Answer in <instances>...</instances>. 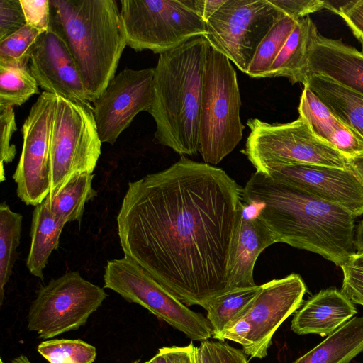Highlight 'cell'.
I'll return each instance as SVG.
<instances>
[{"label": "cell", "instance_id": "9a60e30c", "mask_svg": "<svg viewBox=\"0 0 363 363\" xmlns=\"http://www.w3.org/2000/svg\"><path fill=\"white\" fill-rule=\"evenodd\" d=\"M262 174L339 206L355 218L363 214V183L351 168L283 164Z\"/></svg>", "mask_w": 363, "mask_h": 363}, {"label": "cell", "instance_id": "4dcf8cb0", "mask_svg": "<svg viewBox=\"0 0 363 363\" xmlns=\"http://www.w3.org/2000/svg\"><path fill=\"white\" fill-rule=\"evenodd\" d=\"M43 32L28 24L0 41V60L29 61L30 53Z\"/></svg>", "mask_w": 363, "mask_h": 363}, {"label": "cell", "instance_id": "484cf974", "mask_svg": "<svg viewBox=\"0 0 363 363\" xmlns=\"http://www.w3.org/2000/svg\"><path fill=\"white\" fill-rule=\"evenodd\" d=\"M38 86L29 69V61L0 60V111L22 105L39 93Z\"/></svg>", "mask_w": 363, "mask_h": 363}, {"label": "cell", "instance_id": "ac0fdd59", "mask_svg": "<svg viewBox=\"0 0 363 363\" xmlns=\"http://www.w3.org/2000/svg\"><path fill=\"white\" fill-rule=\"evenodd\" d=\"M242 211L237 225L228 266V291L255 286L254 267L264 250L276 243L272 232L256 214Z\"/></svg>", "mask_w": 363, "mask_h": 363}, {"label": "cell", "instance_id": "74e56055", "mask_svg": "<svg viewBox=\"0 0 363 363\" xmlns=\"http://www.w3.org/2000/svg\"><path fill=\"white\" fill-rule=\"evenodd\" d=\"M250 332L251 325L250 322L245 318H242L213 337L220 341L228 340L235 342L241 345L244 350L250 345L249 340Z\"/></svg>", "mask_w": 363, "mask_h": 363}, {"label": "cell", "instance_id": "6da1fadb", "mask_svg": "<svg viewBox=\"0 0 363 363\" xmlns=\"http://www.w3.org/2000/svg\"><path fill=\"white\" fill-rule=\"evenodd\" d=\"M222 169L181 155L128 183L117 216L124 256L187 306L228 291L234 234L245 206Z\"/></svg>", "mask_w": 363, "mask_h": 363}, {"label": "cell", "instance_id": "ffe728a7", "mask_svg": "<svg viewBox=\"0 0 363 363\" xmlns=\"http://www.w3.org/2000/svg\"><path fill=\"white\" fill-rule=\"evenodd\" d=\"M299 117L314 135L347 159L363 155V138L337 117L306 86L298 107Z\"/></svg>", "mask_w": 363, "mask_h": 363}, {"label": "cell", "instance_id": "44dd1931", "mask_svg": "<svg viewBox=\"0 0 363 363\" xmlns=\"http://www.w3.org/2000/svg\"><path fill=\"white\" fill-rule=\"evenodd\" d=\"M318 31L309 16L298 19L264 78L284 77L292 84L299 82L304 85L308 55Z\"/></svg>", "mask_w": 363, "mask_h": 363}, {"label": "cell", "instance_id": "8d00e7d4", "mask_svg": "<svg viewBox=\"0 0 363 363\" xmlns=\"http://www.w3.org/2000/svg\"><path fill=\"white\" fill-rule=\"evenodd\" d=\"M338 15L363 45V0L347 1Z\"/></svg>", "mask_w": 363, "mask_h": 363}, {"label": "cell", "instance_id": "4fadbf2b", "mask_svg": "<svg viewBox=\"0 0 363 363\" xmlns=\"http://www.w3.org/2000/svg\"><path fill=\"white\" fill-rule=\"evenodd\" d=\"M155 67L125 68L116 74L92 102L101 143L113 145L141 111H149L153 98Z\"/></svg>", "mask_w": 363, "mask_h": 363}, {"label": "cell", "instance_id": "2e32d148", "mask_svg": "<svg viewBox=\"0 0 363 363\" xmlns=\"http://www.w3.org/2000/svg\"><path fill=\"white\" fill-rule=\"evenodd\" d=\"M29 69L44 91L67 100L91 104L75 61L52 20L30 53Z\"/></svg>", "mask_w": 363, "mask_h": 363}, {"label": "cell", "instance_id": "ba28073f", "mask_svg": "<svg viewBox=\"0 0 363 363\" xmlns=\"http://www.w3.org/2000/svg\"><path fill=\"white\" fill-rule=\"evenodd\" d=\"M101 144L91 104L57 96L50 138L48 199L74 174L93 173Z\"/></svg>", "mask_w": 363, "mask_h": 363}, {"label": "cell", "instance_id": "cb8c5ba5", "mask_svg": "<svg viewBox=\"0 0 363 363\" xmlns=\"http://www.w3.org/2000/svg\"><path fill=\"white\" fill-rule=\"evenodd\" d=\"M303 86H308L337 117L363 138L362 94L318 74L310 75Z\"/></svg>", "mask_w": 363, "mask_h": 363}, {"label": "cell", "instance_id": "d6986e66", "mask_svg": "<svg viewBox=\"0 0 363 363\" xmlns=\"http://www.w3.org/2000/svg\"><path fill=\"white\" fill-rule=\"evenodd\" d=\"M357 313L354 303L335 288L321 290L296 313L291 329L298 335H330Z\"/></svg>", "mask_w": 363, "mask_h": 363}, {"label": "cell", "instance_id": "c3c4849f", "mask_svg": "<svg viewBox=\"0 0 363 363\" xmlns=\"http://www.w3.org/2000/svg\"><path fill=\"white\" fill-rule=\"evenodd\" d=\"M0 363H4V362H3L1 358L0 359Z\"/></svg>", "mask_w": 363, "mask_h": 363}, {"label": "cell", "instance_id": "ee69618b", "mask_svg": "<svg viewBox=\"0 0 363 363\" xmlns=\"http://www.w3.org/2000/svg\"><path fill=\"white\" fill-rule=\"evenodd\" d=\"M354 245L357 250L356 252H363V220L357 225L354 235Z\"/></svg>", "mask_w": 363, "mask_h": 363}, {"label": "cell", "instance_id": "d590c367", "mask_svg": "<svg viewBox=\"0 0 363 363\" xmlns=\"http://www.w3.org/2000/svg\"><path fill=\"white\" fill-rule=\"evenodd\" d=\"M284 15L298 20L308 14L325 9V1L321 0H269Z\"/></svg>", "mask_w": 363, "mask_h": 363}, {"label": "cell", "instance_id": "d4e9b609", "mask_svg": "<svg viewBox=\"0 0 363 363\" xmlns=\"http://www.w3.org/2000/svg\"><path fill=\"white\" fill-rule=\"evenodd\" d=\"M94 174L84 172L72 176L51 199V212L65 223L79 220L85 204L96 196L92 186Z\"/></svg>", "mask_w": 363, "mask_h": 363}, {"label": "cell", "instance_id": "f1b7e54d", "mask_svg": "<svg viewBox=\"0 0 363 363\" xmlns=\"http://www.w3.org/2000/svg\"><path fill=\"white\" fill-rule=\"evenodd\" d=\"M298 20L286 16L272 26L257 48L246 73L248 76L252 78L264 77L284 47Z\"/></svg>", "mask_w": 363, "mask_h": 363}, {"label": "cell", "instance_id": "83f0119b", "mask_svg": "<svg viewBox=\"0 0 363 363\" xmlns=\"http://www.w3.org/2000/svg\"><path fill=\"white\" fill-rule=\"evenodd\" d=\"M23 216L2 202L0 205V305L12 274L20 243Z\"/></svg>", "mask_w": 363, "mask_h": 363}, {"label": "cell", "instance_id": "277c9868", "mask_svg": "<svg viewBox=\"0 0 363 363\" xmlns=\"http://www.w3.org/2000/svg\"><path fill=\"white\" fill-rule=\"evenodd\" d=\"M51 20L65 39L91 103L104 91L126 45L115 0H50Z\"/></svg>", "mask_w": 363, "mask_h": 363}, {"label": "cell", "instance_id": "8fae6325", "mask_svg": "<svg viewBox=\"0 0 363 363\" xmlns=\"http://www.w3.org/2000/svg\"><path fill=\"white\" fill-rule=\"evenodd\" d=\"M284 16L269 0H226L206 22L204 37L246 74L259 45Z\"/></svg>", "mask_w": 363, "mask_h": 363}, {"label": "cell", "instance_id": "5bb4252c", "mask_svg": "<svg viewBox=\"0 0 363 363\" xmlns=\"http://www.w3.org/2000/svg\"><path fill=\"white\" fill-rule=\"evenodd\" d=\"M306 292V284L297 274L262 284L242 318L251 325L250 345L243 350L246 355L258 359L267 357L274 334L301 306Z\"/></svg>", "mask_w": 363, "mask_h": 363}, {"label": "cell", "instance_id": "8992f818", "mask_svg": "<svg viewBox=\"0 0 363 363\" xmlns=\"http://www.w3.org/2000/svg\"><path fill=\"white\" fill-rule=\"evenodd\" d=\"M127 46L161 54L206 33L193 0H121Z\"/></svg>", "mask_w": 363, "mask_h": 363}, {"label": "cell", "instance_id": "b9f144b4", "mask_svg": "<svg viewBox=\"0 0 363 363\" xmlns=\"http://www.w3.org/2000/svg\"><path fill=\"white\" fill-rule=\"evenodd\" d=\"M195 360L196 363H218L210 349L208 340L196 347Z\"/></svg>", "mask_w": 363, "mask_h": 363}, {"label": "cell", "instance_id": "7dc6e473", "mask_svg": "<svg viewBox=\"0 0 363 363\" xmlns=\"http://www.w3.org/2000/svg\"><path fill=\"white\" fill-rule=\"evenodd\" d=\"M140 362V359H138V360H135V362H133V363H138Z\"/></svg>", "mask_w": 363, "mask_h": 363}, {"label": "cell", "instance_id": "e575fe53", "mask_svg": "<svg viewBox=\"0 0 363 363\" xmlns=\"http://www.w3.org/2000/svg\"><path fill=\"white\" fill-rule=\"evenodd\" d=\"M26 24L43 32L48 30L51 20L50 0H20Z\"/></svg>", "mask_w": 363, "mask_h": 363}, {"label": "cell", "instance_id": "4316f807", "mask_svg": "<svg viewBox=\"0 0 363 363\" xmlns=\"http://www.w3.org/2000/svg\"><path fill=\"white\" fill-rule=\"evenodd\" d=\"M261 289L262 285L236 289L211 301L204 309L213 328V337L242 319Z\"/></svg>", "mask_w": 363, "mask_h": 363}, {"label": "cell", "instance_id": "e0dca14e", "mask_svg": "<svg viewBox=\"0 0 363 363\" xmlns=\"http://www.w3.org/2000/svg\"><path fill=\"white\" fill-rule=\"evenodd\" d=\"M312 74L325 77L363 95V50L318 31L308 55L306 80Z\"/></svg>", "mask_w": 363, "mask_h": 363}, {"label": "cell", "instance_id": "f546056e", "mask_svg": "<svg viewBox=\"0 0 363 363\" xmlns=\"http://www.w3.org/2000/svg\"><path fill=\"white\" fill-rule=\"evenodd\" d=\"M38 351L49 363H93L97 354L94 346L82 340H45Z\"/></svg>", "mask_w": 363, "mask_h": 363}, {"label": "cell", "instance_id": "7402d4cb", "mask_svg": "<svg viewBox=\"0 0 363 363\" xmlns=\"http://www.w3.org/2000/svg\"><path fill=\"white\" fill-rule=\"evenodd\" d=\"M65 224L51 212L48 197L35 206L30 228L31 243L26 260L28 271L35 277L43 279V270L51 253L58 246Z\"/></svg>", "mask_w": 363, "mask_h": 363}, {"label": "cell", "instance_id": "5b68a950", "mask_svg": "<svg viewBox=\"0 0 363 363\" xmlns=\"http://www.w3.org/2000/svg\"><path fill=\"white\" fill-rule=\"evenodd\" d=\"M241 98L230 61L209 45L199 118V150L203 162L218 164L240 142Z\"/></svg>", "mask_w": 363, "mask_h": 363}, {"label": "cell", "instance_id": "f35d334b", "mask_svg": "<svg viewBox=\"0 0 363 363\" xmlns=\"http://www.w3.org/2000/svg\"><path fill=\"white\" fill-rule=\"evenodd\" d=\"M208 345L218 363H249L245 352L225 341H210Z\"/></svg>", "mask_w": 363, "mask_h": 363}, {"label": "cell", "instance_id": "603a6c76", "mask_svg": "<svg viewBox=\"0 0 363 363\" xmlns=\"http://www.w3.org/2000/svg\"><path fill=\"white\" fill-rule=\"evenodd\" d=\"M362 352L363 316L354 317L292 363H350Z\"/></svg>", "mask_w": 363, "mask_h": 363}, {"label": "cell", "instance_id": "d6a6232c", "mask_svg": "<svg viewBox=\"0 0 363 363\" xmlns=\"http://www.w3.org/2000/svg\"><path fill=\"white\" fill-rule=\"evenodd\" d=\"M16 130L15 113L13 107L0 111V159L1 182L5 179L4 163L11 162L16 154V146L11 144L13 133Z\"/></svg>", "mask_w": 363, "mask_h": 363}, {"label": "cell", "instance_id": "ab89813d", "mask_svg": "<svg viewBox=\"0 0 363 363\" xmlns=\"http://www.w3.org/2000/svg\"><path fill=\"white\" fill-rule=\"evenodd\" d=\"M168 363H196V346L192 342L184 347H164Z\"/></svg>", "mask_w": 363, "mask_h": 363}, {"label": "cell", "instance_id": "52a82bcc", "mask_svg": "<svg viewBox=\"0 0 363 363\" xmlns=\"http://www.w3.org/2000/svg\"><path fill=\"white\" fill-rule=\"evenodd\" d=\"M247 125L250 132L242 153L257 172L296 164L350 168L348 159L318 138L301 117L286 123L250 118Z\"/></svg>", "mask_w": 363, "mask_h": 363}, {"label": "cell", "instance_id": "f6af8a7d", "mask_svg": "<svg viewBox=\"0 0 363 363\" xmlns=\"http://www.w3.org/2000/svg\"><path fill=\"white\" fill-rule=\"evenodd\" d=\"M145 363H168L164 347L160 348L158 352Z\"/></svg>", "mask_w": 363, "mask_h": 363}, {"label": "cell", "instance_id": "7a4b0ae2", "mask_svg": "<svg viewBox=\"0 0 363 363\" xmlns=\"http://www.w3.org/2000/svg\"><path fill=\"white\" fill-rule=\"evenodd\" d=\"M242 199L277 242L318 254L340 267L356 252L355 217L339 206L257 172L242 188Z\"/></svg>", "mask_w": 363, "mask_h": 363}, {"label": "cell", "instance_id": "1f68e13d", "mask_svg": "<svg viewBox=\"0 0 363 363\" xmlns=\"http://www.w3.org/2000/svg\"><path fill=\"white\" fill-rule=\"evenodd\" d=\"M341 268L343 281L340 291L354 304L363 306V252H355Z\"/></svg>", "mask_w": 363, "mask_h": 363}, {"label": "cell", "instance_id": "3957f363", "mask_svg": "<svg viewBox=\"0 0 363 363\" xmlns=\"http://www.w3.org/2000/svg\"><path fill=\"white\" fill-rule=\"evenodd\" d=\"M209 43L192 38L159 55L155 67L150 114L157 143L180 155L199 150V118L204 68Z\"/></svg>", "mask_w": 363, "mask_h": 363}, {"label": "cell", "instance_id": "7c38bea8", "mask_svg": "<svg viewBox=\"0 0 363 363\" xmlns=\"http://www.w3.org/2000/svg\"><path fill=\"white\" fill-rule=\"evenodd\" d=\"M57 97L43 91L21 128L23 146L13 179L18 197L26 205L35 206L50 194L49 147Z\"/></svg>", "mask_w": 363, "mask_h": 363}, {"label": "cell", "instance_id": "bcb514c9", "mask_svg": "<svg viewBox=\"0 0 363 363\" xmlns=\"http://www.w3.org/2000/svg\"><path fill=\"white\" fill-rule=\"evenodd\" d=\"M11 363H30V362L25 355H20L12 359Z\"/></svg>", "mask_w": 363, "mask_h": 363}, {"label": "cell", "instance_id": "60d3db41", "mask_svg": "<svg viewBox=\"0 0 363 363\" xmlns=\"http://www.w3.org/2000/svg\"><path fill=\"white\" fill-rule=\"evenodd\" d=\"M226 0H193L196 13L206 22L225 2Z\"/></svg>", "mask_w": 363, "mask_h": 363}, {"label": "cell", "instance_id": "30bf717a", "mask_svg": "<svg viewBox=\"0 0 363 363\" xmlns=\"http://www.w3.org/2000/svg\"><path fill=\"white\" fill-rule=\"evenodd\" d=\"M106 297L103 288L78 272H67L39 289L28 311L27 328L43 340L77 330Z\"/></svg>", "mask_w": 363, "mask_h": 363}, {"label": "cell", "instance_id": "836d02e7", "mask_svg": "<svg viewBox=\"0 0 363 363\" xmlns=\"http://www.w3.org/2000/svg\"><path fill=\"white\" fill-rule=\"evenodd\" d=\"M26 25L20 0H0V41Z\"/></svg>", "mask_w": 363, "mask_h": 363}, {"label": "cell", "instance_id": "7bdbcfd3", "mask_svg": "<svg viewBox=\"0 0 363 363\" xmlns=\"http://www.w3.org/2000/svg\"><path fill=\"white\" fill-rule=\"evenodd\" d=\"M350 167L363 183V155L348 159Z\"/></svg>", "mask_w": 363, "mask_h": 363}, {"label": "cell", "instance_id": "9c48e42d", "mask_svg": "<svg viewBox=\"0 0 363 363\" xmlns=\"http://www.w3.org/2000/svg\"><path fill=\"white\" fill-rule=\"evenodd\" d=\"M104 281V288L140 305L191 340L203 342L213 337L207 318L191 310L128 257L107 262Z\"/></svg>", "mask_w": 363, "mask_h": 363}]
</instances>
